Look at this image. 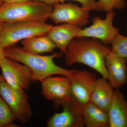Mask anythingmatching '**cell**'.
I'll return each instance as SVG.
<instances>
[{"mask_svg":"<svg viewBox=\"0 0 127 127\" xmlns=\"http://www.w3.org/2000/svg\"><path fill=\"white\" fill-rule=\"evenodd\" d=\"M111 50L97 39L76 37L71 42L64 53L65 63L69 66L75 64H84L107 79L105 61Z\"/></svg>","mask_w":127,"mask_h":127,"instance_id":"6da1fadb","label":"cell"},{"mask_svg":"<svg viewBox=\"0 0 127 127\" xmlns=\"http://www.w3.org/2000/svg\"><path fill=\"white\" fill-rule=\"evenodd\" d=\"M6 57L24 64L30 69L34 81L40 82L46 78L60 75L70 78L75 70H68L57 65L54 59L60 54L53 53L48 56L34 54L26 51L22 48L14 46L4 49Z\"/></svg>","mask_w":127,"mask_h":127,"instance_id":"7a4b0ae2","label":"cell"},{"mask_svg":"<svg viewBox=\"0 0 127 127\" xmlns=\"http://www.w3.org/2000/svg\"><path fill=\"white\" fill-rule=\"evenodd\" d=\"M53 9L52 6L34 0L16 4L4 3L0 6V22H46L50 19Z\"/></svg>","mask_w":127,"mask_h":127,"instance_id":"3957f363","label":"cell"},{"mask_svg":"<svg viewBox=\"0 0 127 127\" xmlns=\"http://www.w3.org/2000/svg\"><path fill=\"white\" fill-rule=\"evenodd\" d=\"M52 26L38 21L3 23L0 41L5 48L12 46L25 39L46 35Z\"/></svg>","mask_w":127,"mask_h":127,"instance_id":"277c9868","label":"cell"},{"mask_svg":"<svg viewBox=\"0 0 127 127\" xmlns=\"http://www.w3.org/2000/svg\"><path fill=\"white\" fill-rule=\"evenodd\" d=\"M0 95L12 111L17 120L22 124L30 120L32 111L29 96L25 89L15 88L5 81L0 83Z\"/></svg>","mask_w":127,"mask_h":127,"instance_id":"5b68a950","label":"cell"},{"mask_svg":"<svg viewBox=\"0 0 127 127\" xmlns=\"http://www.w3.org/2000/svg\"><path fill=\"white\" fill-rule=\"evenodd\" d=\"M57 104L63 106V111L56 113L48 120V127H84L83 111L84 106L79 103L71 95Z\"/></svg>","mask_w":127,"mask_h":127,"instance_id":"8992f818","label":"cell"},{"mask_svg":"<svg viewBox=\"0 0 127 127\" xmlns=\"http://www.w3.org/2000/svg\"><path fill=\"white\" fill-rule=\"evenodd\" d=\"M114 12H107L104 19L96 16L93 18L92 24L88 27L81 28L77 37L94 38L100 41L106 45L111 44L114 37L119 33V29L113 25Z\"/></svg>","mask_w":127,"mask_h":127,"instance_id":"52a82bcc","label":"cell"},{"mask_svg":"<svg viewBox=\"0 0 127 127\" xmlns=\"http://www.w3.org/2000/svg\"><path fill=\"white\" fill-rule=\"evenodd\" d=\"M89 11L71 3H59L53 6L50 19L56 24L66 23L81 27L89 22Z\"/></svg>","mask_w":127,"mask_h":127,"instance_id":"ba28073f","label":"cell"},{"mask_svg":"<svg viewBox=\"0 0 127 127\" xmlns=\"http://www.w3.org/2000/svg\"><path fill=\"white\" fill-rule=\"evenodd\" d=\"M0 68L5 81L15 88L27 90L34 81L27 66L6 57L0 64Z\"/></svg>","mask_w":127,"mask_h":127,"instance_id":"9c48e42d","label":"cell"},{"mask_svg":"<svg viewBox=\"0 0 127 127\" xmlns=\"http://www.w3.org/2000/svg\"><path fill=\"white\" fill-rule=\"evenodd\" d=\"M69 78L71 81V95L84 106L89 102L97 78L95 74L88 71L75 70Z\"/></svg>","mask_w":127,"mask_h":127,"instance_id":"30bf717a","label":"cell"},{"mask_svg":"<svg viewBox=\"0 0 127 127\" xmlns=\"http://www.w3.org/2000/svg\"><path fill=\"white\" fill-rule=\"evenodd\" d=\"M40 82L42 93L48 100H53L57 103L71 95L70 79L67 77L51 76Z\"/></svg>","mask_w":127,"mask_h":127,"instance_id":"8fae6325","label":"cell"},{"mask_svg":"<svg viewBox=\"0 0 127 127\" xmlns=\"http://www.w3.org/2000/svg\"><path fill=\"white\" fill-rule=\"evenodd\" d=\"M127 58L120 57L111 50L106 57L107 80L114 89H118L127 82Z\"/></svg>","mask_w":127,"mask_h":127,"instance_id":"7c38bea8","label":"cell"},{"mask_svg":"<svg viewBox=\"0 0 127 127\" xmlns=\"http://www.w3.org/2000/svg\"><path fill=\"white\" fill-rule=\"evenodd\" d=\"M81 27L64 23L58 26H52L46 35L58 48L62 54H64L69 44L77 37Z\"/></svg>","mask_w":127,"mask_h":127,"instance_id":"4fadbf2b","label":"cell"},{"mask_svg":"<svg viewBox=\"0 0 127 127\" xmlns=\"http://www.w3.org/2000/svg\"><path fill=\"white\" fill-rule=\"evenodd\" d=\"M107 113L109 127H127V101L118 89L114 91Z\"/></svg>","mask_w":127,"mask_h":127,"instance_id":"5bb4252c","label":"cell"},{"mask_svg":"<svg viewBox=\"0 0 127 127\" xmlns=\"http://www.w3.org/2000/svg\"><path fill=\"white\" fill-rule=\"evenodd\" d=\"M114 88L107 79L97 78L90 96L89 102L108 112L113 97Z\"/></svg>","mask_w":127,"mask_h":127,"instance_id":"9a60e30c","label":"cell"},{"mask_svg":"<svg viewBox=\"0 0 127 127\" xmlns=\"http://www.w3.org/2000/svg\"><path fill=\"white\" fill-rule=\"evenodd\" d=\"M84 126L86 127H109L108 113L89 102L83 111Z\"/></svg>","mask_w":127,"mask_h":127,"instance_id":"2e32d148","label":"cell"},{"mask_svg":"<svg viewBox=\"0 0 127 127\" xmlns=\"http://www.w3.org/2000/svg\"><path fill=\"white\" fill-rule=\"evenodd\" d=\"M23 50L36 54L52 53L57 47L46 35L39 36L25 39L21 41Z\"/></svg>","mask_w":127,"mask_h":127,"instance_id":"e0dca14e","label":"cell"},{"mask_svg":"<svg viewBox=\"0 0 127 127\" xmlns=\"http://www.w3.org/2000/svg\"><path fill=\"white\" fill-rule=\"evenodd\" d=\"M17 120L10 108L0 95V127H16Z\"/></svg>","mask_w":127,"mask_h":127,"instance_id":"ac0fdd59","label":"cell"},{"mask_svg":"<svg viewBox=\"0 0 127 127\" xmlns=\"http://www.w3.org/2000/svg\"><path fill=\"white\" fill-rule=\"evenodd\" d=\"M111 50L120 57L127 58V37L119 33L111 43Z\"/></svg>","mask_w":127,"mask_h":127,"instance_id":"d6986e66","label":"cell"},{"mask_svg":"<svg viewBox=\"0 0 127 127\" xmlns=\"http://www.w3.org/2000/svg\"><path fill=\"white\" fill-rule=\"evenodd\" d=\"M97 2L101 11L106 12L114 9H122L126 6L125 0H98Z\"/></svg>","mask_w":127,"mask_h":127,"instance_id":"ffe728a7","label":"cell"},{"mask_svg":"<svg viewBox=\"0 0 127 127\" xmlns=\"http://www.w3.org/2000/svg\"><path fill=\"white\" fill-rule=\"evenodd\" d=\"M66 0H72L79 2L84 9L91 11H100L97 1L96 0H60V3H64Z\"/></svg>","mask_w":127,"mask_h":127,"instance_id":"44dd1931","label":"cell"},{"mask_svg":"<svg viewBox=\"0 0 127 127\" xmlns=\"http://www.w3.org/2000/svg\"><path fill=\"white\" fill-rule=\"evenodd\" d=\"M38 2L54 6L55 5L60 3V0H34Z\"/></svg>","mask_w":127,"mask_h":127,"instance_id":"7402d4cb","label":"cell"},{"mask_svg":"<svg viewBox=\"0 0 127 127\" xmlns=\"http://www.w3.org/2000/svg\"><path fill=\"white\" fill-rule=\"evenodd\" d=\"M5 48L2 46L0 41V64L2 62L6 57L4 54Z\"/></svg>","mask_w":127,"mask_h":127,"instance_id":"603a6c76","label":"cell"},{"mask_svg":"<svg viewBox=\"0 0 127 127\" xmlns=\"http://www.w3.org/2000/svg\"><path fill=\"white\" fill-rule=\"evenodd\" d=\"M3 3L6 4H16L27 2L31 0H2Z\"/></svg>","mask_w":127,"mask_h":127,"instance_id":"cb8c5ba5","label":"cell"},{"mask_svg":"<svg viewBox=\"0 0 127 127\" xmlns=\"http://www.w3.org/2000/svg\"><path fill=\"white\" fill-rule=\"evenodd\" d=\"M5 82V81L4 78L3 76L0 75V83L4 82Z\"/></svg>","mask_w":127,"mask_h":127,"instance_id":"d4e9b609","label":"cell"},{"mask_svg":"<svg viewBox=\"0 0 127 127\" xmlns=\"http://www.w3.org/2000/svg\"><path fill=\"white\" fill-rule=\"evenodd\" d=\"M2 27H3V23L0 22V35L2 31Z\"/></svg>","mask_w":127,"mask_h":127,"instance_id":"484cf974","label":"cell"},{"mask_svg":"<svg viewBox=\"0 0 127 127\" xmlns=\"http://www.w3.org/2000/svg\"><path fill=\"white\" fill-rule=\"evenodd\" d=\"M3 4H4V3H3L2 0H0V6L2 5Z\"/></svg>","mask_w":127,"mask_h":127,"instance_id":"4316f807","label":"cell"},{"mask_svg":"<svg viewBox=\"0 0 127 127\" xmlns=\"http://www.w3.org/2000/svg\"></svg>","mask_w":127,"mask_h":127,"instance_id":"83f0119b","label":"cell"}]
</instances>
